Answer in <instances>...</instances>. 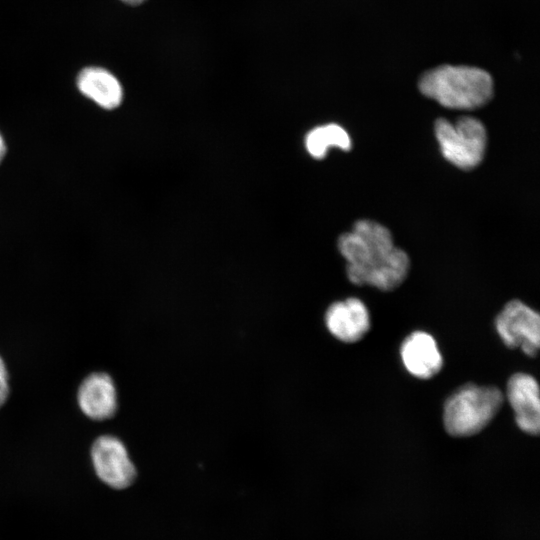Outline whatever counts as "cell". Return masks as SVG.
I'll return each instance as SVG.
<instances>
[{"mask_svg":"<svg viewBox=\"0 0 540 540\" xmlns=\"http://www.w3.org/2000/svg\"><path fill=\"white\" fill-rule=\"evenodd\" d=\"M418 86L423 95L450 109H476L493 96L491 75L465 65H441L428 70L420 77Z\"/></svg>","mask_w":540,"mask_h":540,"instance_id":"7a4b0ae2","label":"cell"},{"mask_svg":"<svg viewBox=\"0 0 540 540\" xmlns=\"http://www.w3.org/2000/svg\"><path fill=\"white\" fill-rule=\"evenodd\" d=\"M338 248L347 261V276L355 285L390 291L408 274V255L394 245L390 231L375 221H357L350 232L339 237Z\"/></svg>","mask_w":540,"mask_h":540,"instance_id":"6da1fadb","label":"cell"},{"mask_svg":"<svg viewBox=\"0 0 540 540\" xmlns=\"http://www.w3.org/2000/svg\"><path fill=\"white\" fill-rule=\"evenodd\" d=\"M496 330L510 349L520 348L535 357L540 346V317L519 300L508 302L495 319Z\"/></svg>","mask_w":540,"mask_h":540,"instance_id":"5b68a950","label":"cell"},{"mask_svg":"<svg viewBox=\"0 0 540 540\" xmlns=\"http://www.w3.org/2000/svg\"><path fill=\"white\" fill-rule=\"evenodd\" d=\"M5 154H6V143L2 134L0 133V163L2 162Z\"/></svg>","mask_w":540,"mask_h":540,"instance_id":"5bb4252c","label":"cell"},{"mask_svg":"<svg viewBox=\"0 0 540 540\" xmlns=\"http://www.w3.org/2000/svg\"><path fill=\"white\" fill-rule=\"evenodd\" d=\"M400 355L406 370L420 379L435 376L443 366L435 339L423 331H415L403 341Z\"/></svg>","mask_w":540,"mask_h":540,"instance_id":"9c48e42d","label":"cell"},{"mask_svg":"<svg viewBox=\"0 0 540 540\" xmlns=\"http://www.w3.org/2000/svg\"><path fill=\"white\" fill-rule=\"evenodd\" d=\"M325 323L330 333L345 343L361 340L371 326L367 307L354 297L332 303L326 311Z\"/></svg>","mask_w":540,"mask_h":540,"instance_id":"ba28073f","label":"cell"},{"mask_svg":"<svg viewBox=\"0 0 540 540\" xmlns=\"http://www.w3.org/2000/svg\"><path fill=\"white\" fill-rule=\"evenodd\" d=\"M78 404L93 420L111 418L117 410V393L112 378L106 373H92L81 383Z\"/></svg>","mask_w":540,"mask_h":540,"instance_id":"30bf717a","label":"cell"},{"mask_svg":"<svg viewBox=\"0 0 540 540\" xmlns=\"http://www.w3.org/2000/svg\"><path fill=\"white\" fill-rule=\"evenodd\" d=\"M507 398L514 411L517 426L527 434L538 435L540 399L535 378L525 373L512 375L507 383Z\"/></svg>","mask_w":540,"mask_h":540,"instance_id":"52a82bcc","label":"cell"},{"mask_svg":"<svg viewBox=\"0 0 540 540\" xmlns=\"http://www.w3.org/2000/svg\"><path fill=\"white\" fill-rule=\"evenodd\" d=\"M79 91L106 110L117 108L123 100V89L118 79L100 67L83 69L77 77Z\"/></svg>","mask_w":540,"mask_h":540,"instance_id":"8fae6325","label":"cell"},{"mask_svg":"<svg viewBox=\"0 0 540 540\" xmlns=\"http://www.w3.org/2000/svg\"><path fill=\"white\" fill-rule=\"evenodd\" d=\"M91 458L99 479L114 489L129 487L136 478V468L124 444L116 437L104 435L95 440Z\"/></svg>","mask_w":540,"mask_h":540,"instance_id":"8992f818","label":"cell"},{"mask_svg":"<svg viewBox=\"0 0 540 540\" xmlns=\"http://www.w3.org/2000/svg\"><path fill=\"white\" fill-rule=\"evenodd\" d=\"M503 401V393L496 387L465 384L444 404L443 421L447 433L454 437L479 433L496 416Z\"/></svg>","mask_w":540,"mask_h":540,"instance_id":"3957f363","label":"cell"},{"mask_svg":"<svg viewBox=\"0 0 540 540\" xmlns=\"http://www.w3.org/2000/svg\"><path fill=\"white\" fill-rule=\"evenodd\" d=\"M9 395L8 372L4 361L0 357V407L6 402Z\"/></svg>","mask_w":540,"mask_h":540,"instance_id":"4fadbf2b","label":"cell"},{"mask_svg":"<svg viewBox=\"0 0 540 540\" xmlns=\"http://www.w3.org/2000/svg\"><path fill=\"white\" fill-rule=\"evenodd\" d=\"M434 129L441 153L450 163L463 170H471L481 163L487 133L479 119L461 116L451 123L439 118L435 121Z\"/></svg>","mask_w":540,"mask_h":540,"instance_id":"277c9868","label":"cell"},{"mask_svg":"<svg viewBox=\"0 0 540 540\" xmlns=\"http://www.w3.org/2000/svg\"><path fill=\"white\" fill-rule=\"evenodd\" d=\"M304 145L310 156L322 159L326 156L329 147L349 151L351 139L345 129L330 123L311 129L305 136Z\"/></svg>","mask_w":540,"mask_h":540,"instance_id":"7c38bea8","label":"cell"},{"mask_svg":"<svg viewBox=\"0 0 540 540\" xmlns=\"http://www.w3.org/2000/svg\"><path fill=\"white\" fill-rule=\"evenodd\" d=\"M122 1H124V2H126V3H128V4L136 5V4L142 3V2L145 1V0H122Z\"/></svg>","mask_w":540,"mask_h":540,"instance_id":"9a60e30c","label":"cell"}]
</instances>
